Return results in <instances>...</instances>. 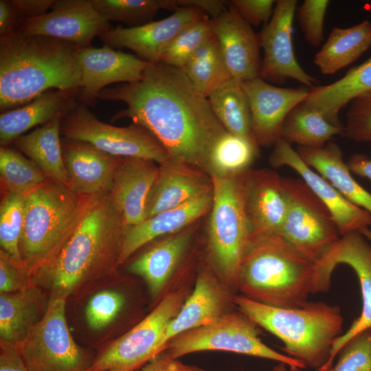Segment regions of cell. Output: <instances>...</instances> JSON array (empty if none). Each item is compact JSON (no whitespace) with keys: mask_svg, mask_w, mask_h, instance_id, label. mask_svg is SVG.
I'll return each instance as SVG.
<instances>
[{"mask_svg":"<svg viewBox=\"0 0 371 371\" xmlns=\"http://www.w3.org/2000/svg\"><path fill=\"white\" fill-rule=\"evenodd\" d=\"M44 296L33 284L14 293H0V340L18 344L41 319Z\"/></svg>","mask_w":371,"mask_h":371,"instance_id":"1f68e13d","label":"cell"},{"mask_svg":"<svg viewBox=\"0 0 371 371\" xmlns=\"http://www.w3.org/2000/svg\"><path fill=\"white\" fill-rule=\"evenodd\" d=\"M370 92L371 57L350 69L338 80L327 85H316L310 88L304 102L330 123L344 128L339 118L341 109L358 97Z\"/></svg>","mask_w":371,"mask_h":371,"instance_id":"f1b7e54d","label":"cell"},{"mask_svg":"<svg viewBox=\"0 0 371 371\" xmlns=\"http://www.w3.org/2000/svg\"><path fill=\"white\" fill-rule=\"evenodd\" d=\"M95 8L109 22H123L141 25L148 22L161 9L176 11L179 8L175 0H91Z\"/></svg>","mask_w":371,"mask_h":371,"instance_id":"f35d334b","label":"cell"},{"mask_svg":"<svg viewBox=\"0 0 371 371\" xmlns=\"http://www.w3.org/2000/svg\"><path fill=\"white\" fill-rule=\"evenodd\" d=\"M175 1L179 8H196L211 16V19L218 16L227 9L225 1L221 0H175Z\"/></svg>","mask_w":371,"mask_h":371,"instance_id":"816d5d0a","label":"cell"},{"mask_svg":"<svg viewBox=\"0 0 371 371\" xmlns=\"http://www.w3.org/2000/svg\"><path fill=\"white\" fill-rule=\"evenodd\" d=\"M337 355L336 364L325 371H371V328L352 337Z\"/></svg>","mask_w":371,"mask_h":371,"instance_id":"b9f144b4","label":"cell"},{"mask_svg":"<svg viewBox=\"0 0 371 371\" xmlns=\"http://www.w3.org/2000/svg\"><path fill=\"white\" fill-rule=\"evenodd\" d=\"M226 303V293L218 280L210 271H202L192 294L166 328L162 341L164 351L173 337L218 319L225 314Z\"/></svg>","mask_w":371,"mask_h":371,"instance_id":"484cf974","label":"cell"},{"mask_svg":"<svg viewBox=\"0 0 371 371\" xmlns=\"http://www.w3.org/2000/svg\"><path fill=\"white\" fill-rule=\"evenodd\" d=\"M190 229L166 236L155 243L128 265L131 273L141 277L155 298L166 286L190 242Z\"/></svg>","mask_w":371,"mask_h":371,"instance_id":"83f0119b","label":"cell"},{"mask_svg":"<svg viewBox=\"0 0 371 371\" xmlns=\"http://www.w3.org/2000/svg\"><path fill=\"white\" fill-rule=\"evenodd\" d=\"M319 264L329 279L337 265L344 264L350 267L359 279L362 297L360 315L344 334L334 341L327 362L317 370L325 371L333 366L335 357L348 339L371 328V243L359 231L347 233L340 237Z\"/></svg>","mask_w":371,"mask_h":371,"instance_id":"5bb4252c","label":"cell"},{"mask_svg":"<svg viewBox=\"0 0 371 371\" xmlns=\"http://www.w3.org/2000/svg\"><path fill=\"white\" fill-rule=\"evenodd\" d=\"M32 276L22 261L0 250V293H14L33 284Z\"/></svg>","mask_w":371,"mask_h":371,"instance_id":"bcb514c9","label":"cell"},{"mask_svg":"<svg viewBox=\"0 0 371 371\" xmlns=\"http://www.w3.org/2000/svg\"><path fill=\"white\" fill-rule=\"evenodd\" d=\"M155 163L126 157L116 170L110 197L125 229L146 219L147 200L159 172Z\"/></svg>","mask_w":371,"mask_h":371,"instance_id":"cb8c5ba5","label":"cell"},{"mask_svg":"<svg viewBox=\"0 0 371 371\" xmlns=\"http://www.w3.org/2000/svg\"><path fill=\"white\" fill-rule=\"evenodd\" d=\"M98 98L124 102L126 108L111 121L129 117L148 130L170 158L205 172L214 145L227 131L183 71L161 62L151 63L140 80L105 88Z\"/></svg>","mask_w":371,"mask_h":371,"instance_id":"6da1fadb","label":"cell"},{"mask_svg":"<svg viewBox=\"0 0 371 371\" xmlns=\"http://www.w3.org/2000/svg\"><path fill=\"white\" fill-rule=\"evenodd\" d=\"M25 210V196L5 193L0 205V245L16 260L22 261L19 250Z\"/></svg>","mask_w":371,"mask_h":371,"instance_id":"60d3db41","label":"cell"},{"mask_svg":"<svg viewBox=\"0 0 371 371\" xmlns=\"http://www.w3.org/2000/svg\"><path fill=\"white\" fill-rule=\"evenodd\" d=\"M207 99L214 114L227 132L255 141L249 104L241 81L231 78Z\"/></svg>","mask_w":371,"mask_h":371,"instance_id":"836d02e7","label":"cell"},{"mask_svg":"<svg viewBox=\"0 0 371 371\" xmlns=\"http://www.w3.org/2000/svg\"><path fill=\"white\" fill-rule=\"evenodd\" d=\"M232 300L240 312L279 338L290 357L317 370L327 362L334 341L341 335L343 317L337 306L308 302L280 308L244 295Z\"/></svg>","mask_w":371,"mask_h":371,"instance_id":"5b68a950","label":"cell"},{"mask_svg":"<svg viewBox=\"0 0 371 371\" xmlns=\"http://www.w3.org/2000/svg\"><path fill=\"white\" fill-rule=\"evenodd\" d=\"M242 86L249 104L255 142L258 146H274L281 139L285 118L306 100L309 89L276 87L260 77L242 82Z\"/></svg>","mask_w":371,"mask_h":371,"instance_id":"e0dca14e","label":"cell"},{"mask_svg":"<svg viewBox=\"0 0 371 371\" xmlns=\"http://www.w3.org/2000/svg\"><path fill=\"white\" fill-rule=\"evenodd\" d=\"M108 29L109 22L97 11L91 0H56L51 12L23 21L17 30L85 47Z\"/></svg>","mask_w":371,"mask_h":371,"instance_id":"9a60e30c","label":"cell"},{"mask_svg":"<svg viewBox=\"0 0 371 371\" xmlns=\"http://www.w3.org/2000/svg\"><path fill=\"white\" fill-rule=\"evenodd\" d=\"M257 326L241 312L225 313L210 324L173 337L164 351L173 359L199 351H227L283 363L291 371L306 367L302 361L265 344L259 337Z\"/></svg>","mask_w":371,"mask_h":371,"instance_id":"ba28073f","label":"cell"},{"mask_svg":"<svg viewBox=\"0 0 371 371\" xmlns=\"http://www.w3.org/2000/svg\"><path fill=\"white\" fill-rule=\"evenodd\" d=\"M0 177L5 193L23 196L48 179L32 160L8 146L0 148Z\"/></svg>","mask_w":371,"mask_h":371,"instance_id":"74e56055","label":"cell"},{"mask_svg":"<svg viewBox=\"0 0 371 371\" xmlns=\"http://www.w3.org/2000/svg\"><path fill=\"white\" fill-rule=\"evenodd\" d=\"M205 14L196 8L181 7L165 19L134 27L109 28L99 37L104 44L128 48L141 59L155 63L181 30Z\"/></svg>","mask_w":371,"mask_h":371,"instance_id":"d6986e66","label":"cell"},{"mask_svg":"<svg viewBox=\"0 0 371 371\" xmlns=\"http://www.w3.org/2000/svg\"><path fill=\"white\" fill-rule=\"evenodd\" d=\"M360 232L369 241L371 242V229L369 227L363 228Z\"/></svg>","mask_w":371,"mask_h":371,"instance_id":"11a10c76","label":"cell"},{"mask_svg":"<svg viewBox=\"0 0 371 371\" xmlns=\"http://www.w3.org/2000/svg\"><path fill=\"white\" fill-rule=\"evenodd\" d=\"M286 366L285 363H279L273 368L272 371H288Z\"/></svg>","mask_w":371,"mask_h":371,"instance_id":"9f6ffc18","label":"cell"},{"mask_svg":"<svg viewBox=\"0 0 371 371\" xmlns=\"http://www.w3.org/2000/svg\"><path fill=\"white\" fill-rule=\"evenodd\" d=\"M329 3L328 0H305L296 9V17L304 38L315 47L323 41L324 19Z\"/></svg>","mask_w":371,"mask_h":371,"instance_id":"f6af8a7d","label":"cell"},{"mask_svg":"<svg viewBox=\"0 0 371 371\" xmlns=\"http://www.w3.org/2000/svg\"><path fill=\"white\" fill-rule=\"evenodd\" d=\"M231 3L236 8L242 18L250 25L258 26L267 24L271 19L273 0H233Z\"/></svg>","mask_w":371,"mask_h":371,"instance_id":"7dc6e473","label":"cell"},{"mask_svg":"<svg viewBox=\"0 0 371 371\" xmlns=\"http://www.w3.org/2000/svg\"><path fill=\"white\" fill-rule=\"evenodd\" d=\"M343 135L371 145V92L354 100L346 115Z\"/></svg>","mask_w":371,"mask_h":371,"instance_id":"ee69618b","label":"cell"},{"mask_svg":"<svg viewBox=\"0 0 371 371\" xmlns=\"http://www.w3.org/2000/svg\"><path fill=\"white\" fill-rule=\"evenodd\" d=\"M212 186L210 175L170 157L159 164L158 175L147 200L146 219L211 192Z\"/></svg>","mask_w":371,"mask_h":371,"instance_id":"603a6c76","label":"cell"},{"mask_svg":"<svg viewBox=\"0 0 371 371\" xmlns=\"http://www.w3.org/2000/svg\"><path fill=\"white\" fill-rule=\"evenodd\" d=\"M77 55L81 71L78 97L85 106L94 102L101 91L111 83L140 80L151 64L106 44L99 48L78 47Z\"/></svg>","mask_w":371,"mask_h":371,"instance_id":"2e32d148","label":"cell"},{"mask_svg":"<svg viewBox=\"0 0 371 371\" xmlns=\"http://www.w3.org/2000/svg\"><path fill=\"white\" fill-rule=\"evenodd\" d=\"M346 164L351 172L371 181V157L355 153L349 157Z\"/></svg>","mask_w":371,"mask_h":371,"instance_id":"db71d44e","label":"cell"},{"mask_svg":"<svg viewBox=\"0 0 371 371\" xmlns=\"http://www.w3.org/2000/svg\"><path fill=\"white\" fill-rule=\"evenodd\" d=\"M258 153L255 141L226 131L210 152L207 172L220 177L237 175L249 168Z\"/></svg>","mask_w":371,"mask_h":371,"instance_id":"8d00e7d4","label":"cell"},{"mask_svg":"<svg viewBox=\"0 0 371 371\" xmlns=\"http://www.w3.org/2000/svg\"><path fill=\"white\" fill-rule=\"evenodd\" d=\"M319 262L302 256L280 236L251 237L239 272L243 295L280 308L298 307L310 294L327 291Z\"/></svg>","mask_w":371,"mask_h":371,"instance_id":"277c9868","label":"cell"},{"mask_svg":"<svg viewBox=\"0 0 371 371\" xmlns=\"http://www.w3.org/2000/svg\"><path fill=\"white\" fill-rule=\"evenodd\" d=\"M297 152L348 201L371 213V193L352 177L337 144L329 141L321 147L297 146Z\"/></svg>","mask_w":371,"mask_h":371,"instance_id":"f546056e","label":"cell"},{"mask_svg":"<svg viewBox=\"0 0 371 371\" xmlns=\"http://www.w3.org/2000/svg\"><path fill=\"white\" fill-rule=\"evenodd\" d=\"M212 35L211 19L202 18L181 30L162 52L159 62L181 69L192 54Z\"/></svg>","mask_w":371,"mask_h":371,"instance_id":"ab89813d","label":"cell"},{"mask_svg":"<svg viewBox=\"0 0 371 371\" xmlns=\"http://www.w3.org/2000/svg\"><path fill=\"white\" fill-rule=\"evenodd\" d=\"M61 119L54 118L31 133L21 135L12 143L48 179L69 186L60 138Z\"/></svg>","mask_w":371,"mask_h":371,"instance_id":"4dcf8cb0","label":"cell"},{"mask_svg":"<svg viewBox=\"0 0 371 371\" xmlns=\"http://www.w3.org/2000/svg\"><path fill=\"white\" fill-rule=\"evenodd\" d=\"M211 27L232 76L241 82L260 77V38L229 3Z\"/></svg>","mask_w":371,"mask_h":371,"instance_id":"44dd1931","label":"cell"},{"mask_svg":"<svg viewBox=\"0 0 371 371\" xmlns=\"http://www.w3.org/2000/svg\"><path fill=\"white\" fill-rule=\"evenodd\" d=\"M124 296L113 290H104L93 295L85 308L89 327L100 330L108 326L118 315L124 304Z\"/></svg>","mask_w":371,"mask_h":371,"instance_id":"7bdbcfd3","label":"cell"},{"mask_svg":"<svg viewBox=\"0 0 371 371\" xmlns=\"http://www.w3.org/2000/svg\"><path fill=\"white\" fill-rule=\"evenodd\" d=\"M78 91L50 89L39 95L23 106L0 115V144L7 146L25 132L45 124L56 117H63L79 103Z\"/></svg>","mask_w":371,"mask_h":371,"instance_id":"4316f807","label":"cell"},{"mask_svg":"<svg viewBox=\"0 0 371 371\" xmlns=\"http://www.w3.org/2000/svg\"><path fill=\"white\" fill-rule=\"evenodd\" d=\"M74 44L15 30L0 36V110L27 104L50 89L78 91Z\"/></svg>","mask_w":371,"mask_h":371,"instance_id":"7a4b0ae2","label":"cell"},{"mask_svg":"<svg viewBox=\"0 0 371 371\" xmlns=\"http://www.w3.org/2000/svg\"><path fill=\"white\" fill-rule=\"evenodd\" d=\"M370 46L369 21L347 28L334 27L313 61L323 74L332 75L355 62Z\"/></svg>","mask_w":371,"mask_h":371,"instance_id":"d6a6232c","label":"cell"},{"mask_svg":"<svg viewBox=\"0 0 371 371\" xmlns=\"http://www.w3.org/2000/svg\"><path fill=\"white\" fill-rule=\"evenodd\" d=\"M20 23L11 0H0V36L16 30Z\"/></svg>","mask_w":371,"mask_h":371,"instance_id":"f5cc1de1","label":"cell"},{"mask_svg":"<svg viewBox=\"0 0 371 371\" xmlns=\"http://www.w3.org/2000/svg\"><path fill=\"white\" fill-rule=\"evenodd\" d=\"M181 69L194 88L207 98L232 78L213 33Z\"/></svg>","mask_w":371,"mask_h":371,"instance_id":"d590c367","label":"cell"},{"mask_svg":"<svg viewBox=\"0 0 371 371\" xmlns=\"http://www.w3.org/2000/svg\"><path fill=\"white\" fill-rule=\"evenodd\" d=\"M212 204V191L126 229L122 238L117 267L148 243L160 236H169L184 229L206 214L211 209Z\"/></svg>","mask_w":371,"mask_h":371,"instance_id":"d4e9b609","label":"cell"},{"mask_svg":"<svg viewBox=\"0 0 371 371\" xmlns=\"http://www.w3.org/2000/svg\"><path fill=\"white\" fill-rule=\"evenodd\" d=\"M245 203L251 237L279 236L287 210L282 177L269 170H246Z\"/></svg>","mask_w":371,"mask_h":371,"instance_id":"ffe728a7","label":"cell"},{"mask_svg":"<svg viewBox=\"0 0 371 371\" xmlns=\"http://www.w3.org/2000/svg\"><path fill=\"white\" fill-rule=\"evenodd\" d=\"M60 134L118 157L142 158L159 164L170 158L161 144L143 126L133 123L119 127L104 123L81 103L61 119Z\"/></svg>","mask_w":371,"mask_h":371,"instance_id":"8fae6325","label":"cell"},{"mask_svg":"<svg viewBox=\"0 0 371 371\" xmlns=\"http://www.w3.org/2000/svg\"><path fill=\"white\" fill-rule=\"evenodd\" d=\"M269 161L275 168L288 166L298 173L328 209L341 236L371 226V213L348 201L323 177L311 170L291 144L280 139L275 144Z\"/></svg>","mask_w":371,"mask_h":371,"instance_id":"ac0fdd59","label":"cell"},{"mask_svg":"<svg viewBox=\"0 0 371 371\" xmlns=\"http://www.w3.org/2000/svg\"><path fill=\"white\" fill-rule=\"evenodd\" d=\"M245 171L225 177L210 175V251L218 271L234 289H238L241 262L251 236L245 203Z\"/></svg>","mask_w":371,"mask_h":371,"instance_id":"52a82bcc","label":"cell"},{"mask_svg":"<svg viewBox=\"0 0 371 371\" xmlns=\"http://www.w3.org/2000/svg\"><path fill=\"white\" fill-rule=\"evenodd\" d=\"M21 23L47 13L53 8L56 0H11Z\"/></svg>","mask_w":371,"mask_h":371,"instance_id":"c3c4849f","label":"cell"},{"mask_svg":"<svg viewBox=\"0 0 371 371\" xmlns=\"http://www.w3.org/2000/svg\"><path fill=\"white\" fill-rule=\"evenodd\" d=\"M344 128L330 123L305 102L295 106L285 118L281 139L298 146L317 148L324 146L336 135H343Z\"/></svg>","mask_w":371,"mask_h":371,"instance_id":"e575fe53","label":"cell"},{"mask_svg":"<svg viewBox=\"0 0 371 371\" xmlns=\"http://www.w3.org/2000/svg\"><path fill=\"white\" fill-rule=\"evenodd\" d=\"M183 298L179 291L168 293L142 322L95 357L87 371H135L162 352L166 328Z\"/></svg>","mask_w":371,"mask_h":371,"instance_id":"7c38bea8","label":"cell"},{"mask_svg":"<svg viewBox=\"0 0 371 371\" xmlns=\"http://www.w3.org/2000/svg\"><path fill=\"white\" fill-rule=\"evenodd\" d=\"M91 196L81 195L69 186L49 179L25 196L19 250L32 280L66 245Z\"/></svg>","mask_w":371,"mask_h":371,"instance_id":"8992f818","label":"cell"},{"mask_svg":"<svg viewBox=\"0 0 371 371\" xmlns=\"http://www.w3.org/2000/svg\"><path fill=\"white\" fill-rule=\"evenodd\" d=\"M125 227L110 193L91 196L71 237L56 258L33 278L50 296L67 299L85 284L117 267Z\"/></svg>","mask_w":371,"mask_h":371,"instance_id":"3957f363","label":"cell"},{"mask_svg":"<svg viewBox=\"0 0 371 371\" xmlns=\"http://www.w3.org/2000/svg\"><path fill=\"white\" fill-rule=\"evenodd\" d=\"M66 300L49 296L41 319L17 344L28 371H87L91 366L95 358L70 333Z\"/></svg>","mask_w":371,"mask_h":371,"instance_id":"30bf717a","label":"cell"},{"mask_svg":"<svg viewBox=\"0 0 371 371\" xmlns=\"http://www.w3.org/2000/svg\"><path fill=\"white\" fill-rule=\"evenodd\" d=\"M0 371H28L17 344L0 340Z\"/></svg>","mask_w":371,"mask_h":371,"instance_id":"f907efd6","label":"cell"},{"mask_svg":"<svg viewBox=\"0 0 371 371\" xmlns=\"http://www.w3.org/2000/svg\"><path fill=\"white\" fill-rule=\"evenodd\" d=\"M297 3L296 0L277 1L271 19L258 34L264 50L260 77L277 84L292 78L311 88L319 80L303 69L293 51L292 26Z\"/></svg>","mask_w":371,"mask_h":371,"instance_id":"4fadbf2b","label":"cell"},{"mask_svg":"<svg viewBox=\"0 0 371 371\" xmlns=\"http://www.w3.org/2000/svg\"><path fill=\"white\" fill-rule=\"evenodd\" d=\"M69 187L83 196L110 193L115 173L124 158L104 153L91 144L61 139Z\"/></svg>","mask_w":371,"mask_h":371,"instance_id":"7402d4cb","label":"cell"},{"mask_svg":"<svg viewBox=\"0 0 371 371\" xmlns=\"http://www.w3.org/2000/svg\"><path fill=\"white\" fill-rule=\"evenodd\" d=\"M287 210L279 236L306 258L319 262L341 237L324 203L300 179L282 177Z\"/></svg>","mask_w":371,"mask_h":371,"instance_id":"9c48e42d","label":"cell"},{"mask_svg":"<svg viewBox=\"0 0 371 371\" xmlns=\"http://www.w3.org/2000/svg\"><path fill=\"white\" fill-rule=\"evenodd\" d=\"M106 371H116V370H106Z\"/></svg>","mask_w":371,"mask_h":371,"instance_id":"6f0895ef","label":"cell"},{"mask_svg":"<svg viewBox=\"0 0 371 371\" xmlns=\"http://www.w3.org/2000/svg\"><path fill=\"white\" fill-rule=\"evenodd\" d=\"M135 371H205L200 368L186 365L170 357L165 351L157 355Z\"/></svg>","mask_w":371,"mask_h":371,"instance_id":"681fc988","label":"cell"}]
</instances>
